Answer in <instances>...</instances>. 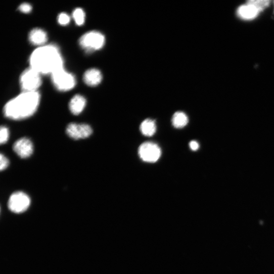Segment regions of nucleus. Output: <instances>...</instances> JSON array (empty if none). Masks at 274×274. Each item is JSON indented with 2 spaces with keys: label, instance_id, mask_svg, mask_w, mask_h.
I'll use <instances>...</instances> for the list:
<instances>
[{
  "label": "nucleus",
  "instance_id": "9d476101",
  "mask_svg": "<svg viewBox=\"0 0 274 274\" xmlns=\"http://www.w3.org/2000/svg\"><path fill=\"white\" fill-rule=\"evenodd\" d=\"M101 72L97 69L92 68L88 70L84 75V81L90 87H95L99 85L102 81Z\"/></svg>",
  "mask_w": 274,
  "mask_h": 274
},
{
  "label": "nucleus",
  "instance_id": "1a4fd4ad",
  "mask_svg": "<svg viewBox=\"0 0 274 274\" xmlns=\"http://www.w3.org/2000/svg\"><path fill=\"white\" fill-rule=\"evenodd\" d=\"M13 148L19 157L23 159L30 157L33 152V145L31 140L26 138L16 141Z\"/></svg>",
  "mask_w": 274,
  "mask_h": 274
},
{
  "label": "nucleus",
  "instance_id": "0eeeda50",
  "mask_svg": "<svg viewBox=\"0 0 274 274\" xmlns=\"http://www.w3.org/2000/svg\"><path fill=\"white\" fill-rule=\"evenodd\" d=\"M31 200L28 195L22 191H17L11 194L8 201L10 210L15 213H21L29 207Z\"/></svg>",
  "mask_w": 274,
  "mask_h": 274
},
{
  "label": "nucleus",
  "instance_id": "4468645a",
  "mask_svg": "<svg viewBox=\"0 0 274 274\" xmlns=\"http://www.w3.org/2000/svg\"><path fill=\"white\" fill-rule=\"evenodd\" d=\"M173 126L176 129H182L185 127L188 123L187 116L183 112L178 111L175 113L172 117Z\"/></svg>",
  "mask_w": 274,
  "mask_h": 274
},
{
  "label": "nucleus",
  "instance_id": "4be33fe9",
  "mask_svg": "<svg viewBox=\"0 0 274 274\" xmlns=\"http://www.w3.org/2000/svg\"><path fill=\"white\" fill-rule=\"evenodd\" d=\"M189 147L193 151H196L199 148V143L195 141H191L189 143Z\"/></svg>",
  "mask_w": 274,
  "mask_h": 274
},
{
  "label": "nucleus",
  "instance_id": "aec40b11",
  "mask_svg": "<svg viewBox=\"0 0 274 274\" xmlns=\"http://www.w3.org/2000/svg\"><path fill=\"white\" fill-rule=\"evenodd\" d=\"M0 162H1L0 169H1V171L5 170L9 165V161L6 156L2 154H1V157H0Z\"/></svg>",
  "mask_w": 274,
  "mask_h": 274
},
{
  "label": "nucleus",
  "instance_id": "9b49d317",
  "mask_svg": "<svg viewBox=\"0 0 274 274\" xmlns=\"http://www.w3.org/2000/svg\"><path fill=\"white\" fill-rule=\"evenodd\" d=\"M48 36L46 32L40 28L33 29L29 33V40L30 43L39 47L44 46L47 42Z\"/></svg>",
  "mask_w": 274,
  "mask_h": 274
},
{
  "label": "nucleus",
  "instance_id": "dca6fc26",
  "mask_svg": "<svg viewBox=\"0 0 274 274\" xmlns=\"http://www.w3.org/2000/svg\"><path fill=\"white\" fill-rule=\"evenodd\" d=\"M73 18L77 25L82 26L85 22V12L82 8H76L73 12Z\"/></svg>",
  "mask_w": 274,
  "mask_h": 274
},
{
  "label": "nucleus",
  "instance_id": "f03ea898",
  "mask_svg": "<svg viewBox=\"0 0 274 274\" xmlns=\"http://www.w3.org/2000/svg\"><path fill=\"white\" fill-rule=\"evenodd\" d=\"M41 101L38 91L23 92L7 103L4 113L7 118L15 121L24 120L37 111Z\"/></svg>",
  "mask_w": 274,
  "mask_h": 274
},
{
  "label": "nucleus",
  "instance_id": "39448f33",
  "mask_svg": "<svg viewBox=\"0 0 274 274\" xmlns=\"http://www.w3.org/2000/svg\"><path fill=\"white\" fill-rule=\"evenodd\" d=\"M42 74L30 67L20 77V85L23 92L38 91L42 84Z\"/></svg>",
  "mask_w": 274,
  "mask_h": 274
},
{
  "label": "nucleus",
  "instance_id": "423d86ee",
  "mask_svg": "<svg viewBox=\"0 0 274 274\" xmlns=\"http://www.w3.org/2000/svg\"><path fill=\"white\" fill-rule=\"evenodd\" d=\"M141 159L147 163H153L160 158L162 151L157 144L151 142H146L142 144L138 150Z\"/></svg>",
  "mask_w": 274,
  "mask_h": 274
},
{
  "label": "nucleus",
  "instance_id": "6ab92c4d",
  "mask_svg": "<svg viewBox=\"0 0 274 274\" xmlns=\"http://www.w3.org/2000/svg\"><path fill=\"white\" fill-rule=\"evenodd\" d=\"M57 21L61 25L66 26L69 24L70 17L67 13H61L58 16Z\"/></svg>",
  "mask_w": 274,
  "mask_h": 274
},
{
  "label": "nucleus",
  "instance_id": "a211bd4d",
  "mask_svg": "<svg viewBox=\"0 0 274 274\" xmlns=\"http://www.w3.org/2000/svg\"><path fill=\"white\" fill-rule=\"evenodd\" d=\"M9 133L7 128L2 126L0 129V142L1 144L6 143L9 139Z\"/></svg>",
  "mask_w": 274,
  "mask_h": 274
},
{
  "label": "nucleus",
  "instance_id": "ddd939ff",
  "mask_svg": "<svg viewBox=\"0 0 274 274\" xmlns=\"http://www.w3.org/2000/svg\"><path fill=\"white\" fill-rule=\"evenodd\" d=\"M259 13L255 7L248 4L240 6L237 10L238 15L245 20L255 18Z\"/></svg>",
  "mask_w": 274,
  "mask_h": 274
},
{
  "label": "nucleus",
  "instance_id": "6e6552de",
  "mask_svg": "<svg viewBox=\"0 0 274 274\" xmlns=\"http://www.w3.org/2000/svg\"><path fill=\"white\" fill-rule=\"evenodd\" d=\"M66 133L71 138L79 140L88 138L92 133V130L87 124L71 123L67 127Z\"/></svg>",
  "mask_w": 274,
  "mask_h": 274
},
{
  "label": "nucleus",
  "instance_id": "7ed1b4c3",
  "mask_svg": "<svg viewBox=\"0 0 274 274\" xmlns=\"http://www.w3.org/2000/svg\"><path fill=\"white\" fill-rule=\"evenodd\" d=\"M105 44V36L101 32L96 31L85 33L79 41L81 47L89 53L102 49Z\"/></svg>",
  "mask_w": 274,
  "mask_h": 274
},
{
  "label": "nucleus",
  "instance_id": "412c9836",
  "mask_svg": "<svg viewBox=\"0 0 274 274\" xmlns=\"http://www.w3.org/2000/svg\"><path fill=\"white\" fill-rule=\"evenodd\" d=\"M18 9L23 13H28L32 11V7L30 4L24 3L19 6Z\"/></svg>",
  "mask_w": 274,
  "mask_h": 274
},
{
  "label": "nucleus",
  "instance_id": "20e7f679",
  "mask_svg": "<svg viewBox=\"0 0 274 274\" xmlns=\"http://www.w3.org/2000/svg\"><path fill=\"white\" fill-rule=\"evenodd\" d=\"M51 81L54 87L60 91H67L76 86L75 76L66 71L64 68L57 70L51 75Z\"/></svg>",
  "mask_w": 274,
  "mask_h": 274
},
{
  "label": "nucleus",
  "instance_id": "f3484780",
  "mask_svg": "<svg viewBox=\"0 0 274 274\" xmlns=\"http://www.w3.org/2000/svg\"><path fill=\"white\" fill-rule=\"evenodd\" d=\"M270 2L269 0H251L247 4L254 6L260 12L268 7Z\"/></svg>",
  "mask_w": 274,
  "mask_h": 274
},
{
  "label": "nucleus",
  "instance_id": "2eb2a0df",
  "mask_svg": "<svg viewBox=\"0 0 274 274\" xmlns=\"http://www.w3.org/2000/svg\"><path fill=\"white\" fill-rule=\"evenodd\" d=\"M140 130L143 135L147 137L152 136L156 131L155 122L151 119H146L141 123Z\"/></svg>",
  "mask_w": 274,
  "mask_h": 274
},
{
  "label": "nucleus",
  "instance_id": "f257e3e1",
  "mask_svg": "<svg viewBox=\"0 0 274 274\" xmlns=\"http://www.w3.org/2000/svg\"><path fill=\"white\" fill-rule=\"evenodd\" d=\"M30 67L42 75H51L64 68L63 60L58 47L53 45L39 47L30 57Z\"/></svg>",
  "mask_w": 274,
  "mask_h": 274
},
{
  "label": "nucleus",
  "instance_id": "f8f14e48",
  "mask_svg": "<svg viewBox=\"0 0 274 274\" xmlns=\"http://www.w3.org/2000/svg\"><path fill=\"white\" fill-rule=\"evenodd\" d=\"M87 101L85 97L81 94L74 95L69 103V109L74 115L81 113L86 106Z\"/></svg>",
  "mask_w": 274,
  "mask_h": 274
}]
</instances>
